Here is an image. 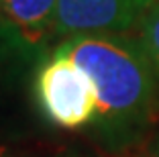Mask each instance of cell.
<instances>
[{"instance_id": "1", "label": "cell", "mask_w": 159, "mask_h": 157, "mask_svg": "<svg viewBox=\"0 0 159 157\" xmlns=\"http://www.w3.org/2000/svg\"><path fill=\"white\" fill-rule=\"evenodd\" d=\"M57 53L71 57L96 90V116L110 141H129L145 129L155 106V65L141 41L125 35L70 37Z\"/></svg>"}, {"instance_id": "2", "label": "cell", "mask_w": 159, "mask_h": 157, "mask_svg": "<svg viewBox=\"0 0 159 157\" xmlns=\"http://www.w3.org/2000/svg\"><path fill=\"white\" fill-rule=\"evenodd\" d=\"M35 90L47 118L66 129H78L96 116V90L90 76L71 57L53 51L41 65Z\"/></svg>"}, {"instance_id": "3", "label": "cell", "mask_w": 159, "mask_h": 157, "mask_svg": "<svg viewBox=\"0 0 159 157\" xmlns=\"http://www.w3.org/2000/svg\"><path fill=\"white\" fill-rule=\"evenodd\" d=\"M155 0H57L55 35H122L139 27Z\"/></svg>"}, {"instance_id": "4", "label": "cell", "mask_w": 159, "mask_h": 157, "mask_svg": "<svg viewBox=\"0 0 159 157\" xmlns=\"http://www.w3.org/2000/svg\"><path fill=\"white\" fill-rule=\"evenodd\" d=\"M57 0H0V19L6 21L20 37L41 51L55 35Z\"/></svg>"}, {"instance_id": "5", "label": "cell", "mask_w": 159, "mask_h": 157, "mask_svg": "<svg viewBox=\"0 0 159 157\" xmlns=\"http://www.w3.org/2000/svg\"><path fill=\"white\" fill-rule=\"evenodd\" d=\"M37 53L39 51H35L6 21L0 19V82L6 76L16 74L20 67H29Z\"/></svg>"}, {"instance_id": "6", "label": "cell", "mask_w": 159, "mask_h": 157, "mask_svg": "<svg viewBox=\"0 0 159 157\" xmlns=\"http://www.w3.org/2000/svg\"><path fill=\"white\" fill-rule=\"evenodd\" d=\"M137 29L141 33V45L149 55L151 63L155 65V69L159 72V0H155L149 6Z\"/></svg>"}, {"instance_id": "7", "label": "cell", "mask_w": 159, "mask_h": 157, "mask_svg": "<svg viewBox=\"0 0 159 157\" xmlns=\"http://www.w3.org/2000/svg\"><path fill=\"white\" fill-rule=\"evenodd\" d=\"M151 157H159V139H157V141H155L153 149H151Z\"/></svg>"}]
</instances>
